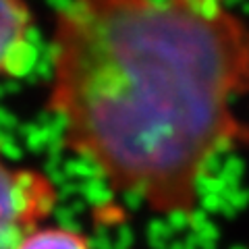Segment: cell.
<instances>
[{"mask_svg": "<svg viewBox=\"0 0 249 249\" xmlns=\"http://www.w3.org/2000/svg\"><path fill=\"white\" fill-rule=\"evenodd\" d=\"M31 11L25 0H0V77L17 73L29 50Z\"/></svg>", "mask_w": 249, "mask_h": 249, "instance_id": "3957f363", "label": "cell"}, {"mask_svg": "<svg viewBox=\"0 0 249 249\" xmlns=\"http://www.w3.org/2000/svg\"><path fill=\"white\" fill-rule=\"evenodd\" d=\"M58 204V189L37 168L15 164L0 152V249H17Z\"/></svg>", "mask_w": 249, "mask_h": 249, "instance_id": "7a4b0ae2", "label": "cell"}, {"mask_svg": "<svg viewBox=\"0 0 249 249\" xmlns=\"http://www.w3.org/2000/svg\"><path fill=\"white\" fill-rule=\"evenodd\" d=\"M249 21L229 0H71L48 108L65 145L156 216H193L210 166L249 143Z\"/></svg>", "mask_w": 249, "mask_h": 249, "instance_id": "6da1fadb", "label": "cell"}, {"mask_svg": "<svg viewBox=\"0 0 249 249\" xmlns=\"http://www.w3.org/2000/svg\"><path fill=\"white\" fill-rule=\"evenodd\" d=\"M17 249H91L81 232L65 227H37L19 243Z\"/></svg>", "mask_w": 249, "mask_h": 249, "instance_id": "277c9868", "label": "cell"}]
</instances>
